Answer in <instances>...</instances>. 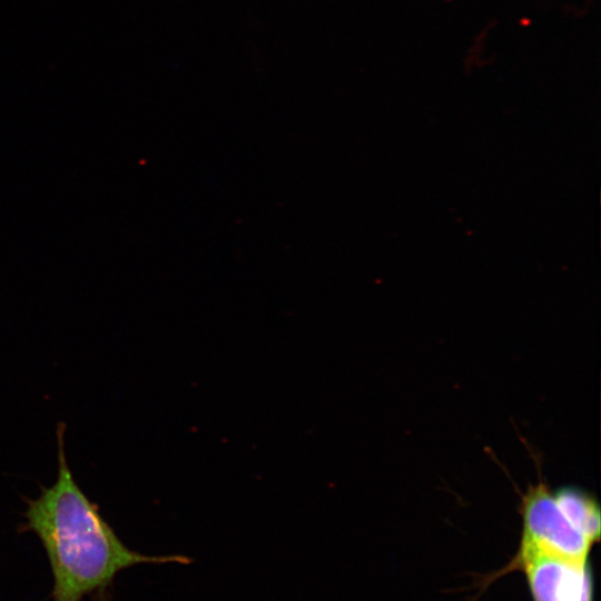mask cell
Masks as SVG:
<instances>
[{
    "label": "cell",
    "mask_w": 601,
    "mask_h": 601,
    "mask_svg": "<svg viewBox=\"0 0 601 601\" xmlns=\"http://www.w3.org/2000/svg\"><path fill=\"white\" fill-rule=\"evenodd\" d=\"M65 425L59 424L58 477L26 500L23 531L41 541L53 575V601H82L105 590L122 570L137 564L190 563L181 555H145L117 536L76 483L65 452Z\"/></svg>",
    "instance_id": "obj_1"
},
{
    "label": "cell",
    "mask_w": 601,
    "mask_h": 601,
    "mask_svg": "<svg viewBox=\"0 0 601 601\" xmlns=\"http://www.w3.org/2000/svg\"><path fill=\"white\" fill-rule=\"evenodd\" d=\"M515 563L524 571L534 601H592L587 561L520 546Z\"/></svg>",
    "instance_id": "obj_3"
},
{
    "label": "cell",
    "mask_w": 601,
    "mask_h": 601,
    "mask_svg": "<svg viewBox=\"0 0 601 601\" xmlns=\"http://www.w3.org/2000/svg\"><path fill=\"white\" fill-rule=\"evenodd\" d=\"M521 515L520 546L587 561L592 545L600 540L599 505L582 490H551L540 483L523 496Z\"/></svg>",
    "instance_id": "obj_2"
}]
</instances>
